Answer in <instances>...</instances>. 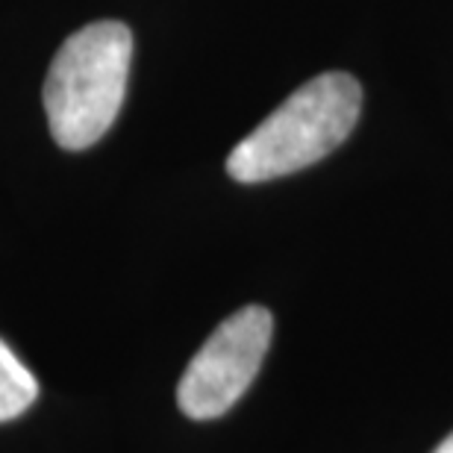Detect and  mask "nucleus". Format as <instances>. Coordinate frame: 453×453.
I'll use <instances>...</instances> for the list:
<instances>
[{
	"label": "nucleus",
	"instance_id": "nucleus-1",
	"mask_svg": "<svg viewBox=\"0 0 453 453\" xmlns=\"http://www.w3.org/2000/svg\"><path fill=\"white\" fill-rule=\"evenodd\" d=\"M362 88L344 71L303 83L292 97L248 133L226 157V174L239 183H265L321 162L359 121Z\"/></svg>",
	"mask_w": 453,
	"mask_h": 453
},
{
	"label": "nucleus",
	"instance_id": "nucleus-2",
	"mask_svg": "<svg viewBox=\"0 0 453 453\" xmlns=\"http://www.w3.org/2000/svg\"><path fill=\"white\" fill-rule=\"evenodd\" d=\"M133 33L121 21H95L68 35L44 80V112L59 148L86 150L115 124L127 95Z\"/></svg>",
	"mask_w": 453,
	"mask_h": 453
},
{
	"label": "nucleus",
	"instance_id": "nucleus-3",
	"mask_svg": "<svg viewBox=\"0 0 453 453\" xmlns=\"http://www.w3.org/2000/svg\"><path fill=\"white\" fill-rule=\"evenodd\" d=\"M274 319L265 306H244L221 321L180 377L177 403L195 421L230 412L259 374L271 348Z\"/></svg>",
	"mask_w": 453,
	"mask_h": 453
},
{
	"label": "nucleus",
	"instance_id": "nucleus-4",
	"mask_svg": "<svg viewBox=\"0 0 453 453\" xmlns=\"http://www.w3.org/2000/svg\"><path fill=\"white\" fill-rule=\"evenodd\" d=\"M39 383L30 368L15 357L6 342H0V421H12L33 406Z\"/></svg>",
	"mask_w": 453,
	"mask_h": 453
},
{
	"label": "nucleus",
	"instance_id": "nucleus-5",
	"mask_svg": "<svg viewBox=\"0 0 453 453\" xmlns=\"http://www.w3.org/2000/svg\"><path fill=\"white\" fill-rule=\"evenodd\" d=\"M433 453H453V433H450V436H448L445 441H441V445H439L436 450H433Z\"/></svg>",
	"mask_w": 453,
	"mask_h": 453
}]
</instances>
